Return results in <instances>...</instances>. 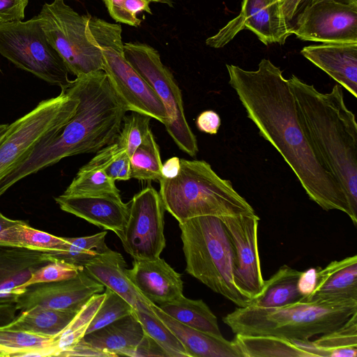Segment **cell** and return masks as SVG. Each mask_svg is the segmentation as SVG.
Segmentation results:
<instances>
[{
	"label": "cell",
	"mask_w": 357,
	"mask_h": 357,
	"mask_svg": "<svg viewBox=\"0 0 357 357\" xmlns=\"http://www.w3.org/2000/svg\"><path fill=\"white\" fill-rule=\"evenodd\" d=\"M20 220H13L3 215L0 212V235H1L8 228L15 225Z\"/></svg>",
	"instance_id": "51"
},
{
	"label": "cell",
	"mask_w": 357,
	"mask_h": 357,
	"mask_svg": "<svg viewBox=\"0 0 357 357\" xmlns=\"http://www.w3.org/2000/svg\"><path fill=\"white\" fill-rule=\"evenodd\" d=\"M9 124H0V135L4 132L8 127Z\"/></svg>",
	"instance_id": "54"
},
{
	"label": "cell",
	"mask_w": 357,
	"mask_h": 357,
	"mask_svg": "<svg viewBox=\"0 0 357 357\" xmlns=\"http://www.w3.org/2000/svg\"><path fill=\"white\" fill-rule=\"evenodd\" d=\"M53 260L49 252L0 246V304L16 303L32 274Z\"/></svg>",
	"instance_id": "18"
},
{
	"label": "cell",
	"mask_w": 357,
	"mask_h": 357,
	"mask_svg": "<svg viewBox=\"0 0 357 357\" xmlns=\"http://www.w3.org/2000/svg\"><path fill=\"white\" fill-rule=\"evenodd\" d=\"M162 165L159 146L150 130L130 156V178L160 181Z\"/></svg>",
	"instance_id": "31"
},
{
	"label": "cell",
	"mask_w": 357,
	"mask_h": 357,
	"mask_svg": "<svg viewBox=\"0 0 357 357\" xmlns=\"http://www.w3.org/2000/svg\"><path fill=\"white\" fill-rule=\"evenodd\" d=\"M321 1H331L344 5L357 6V0H299L295 10L292 27L294 21L298 15H299L306 8Z\"/></svg>",
	"instance_id": "50"
},
{
	"label": "cell",
	"mask_w": 357,
	"mask_h": 357,
	"mask_svg": "<svg viewBox=\"0 0 357 357\" xmlns=\"http://www.w3.org/2000/svg\"><path fill=\"white\" fill-rule=\"evenodd\" d=\"M15 353L13 350L0 345V357L13 356Z\"/></svg>",
	"instance_id": "52"
},
{
	"label": "cell",
	"mask_w": 357,
	"mask_h": 357,
	"mask_svg": "<svg viewBox=\"0 0 357 357\" xmlns=\"http://www.w3.org/2000/svg\"><path fill=\"white\" fill-rule=\"evenodd\" d=\"M105 294L93 295L78 311L77 314L63 330L55 337L54 349L56 356L71 349L86 335L87 328L104 300Z\"/></svg>",
	"instance_id": "32"
},
{
	"label": "cell",
	"mask_w": 357,
	"mask_h": 357,
	"mask_svg": "<svg viewBox=\"0 0 357 357\" xmlns=\"http://www.w3.org/2000/svg\"><path fill=\"white\" fill-rule=\"evenodd\" d=\"M150 0H124L123 8L132 17L138 18L137 15L139 13L146 12L151 14L149 4Z\"/></svg>",
	"instance_id": "47"
},
{
	"label": "cell",
	"mask_w": 357,
	"mask_h": 357,
	"mask_svg": "<svg viewBox=\"0 0 357 357\" xmlns=\"http://www.w3.org/2000/svg\"><path fill=\"white\" fill-rule=\"evenodd\" d=\"M106 234L107 231H104L86 236L66 238L62 250L50 254L54 259L84 267L92 259L109 249L105 241Z\"/></svg>",
	"instance_id": "33"
},
{
	"label": "cell",
	"mask_w": 357,
	"mask_h": 357,
	"mask_svg": "<svg viewBox=\"0 0 357 357\" xmlns=\"http://www.w3.org/2000/svg\"><path fill=\"white\" fill-rule=\"evenodd\" d=\"M80 309L55 310L34 307L21 311L6 326L44 336L54 337L63 331Z\"/></svg>",
	"instance_id": "25"
},
{
	"label": "cell",
	"mask_w": 357,
	"mask_h": 357,
	"mask_svg": "<svg viewBox=\"0 0 357 357\" xmlns=\"http://www.w3.org/2000/svg\"><path fill=\"white\" fill-rule=\"evenodd\" d=\"M357 312V299L304 301L278 307H238L222 318L235 334L307 340L331 331Z\"/></svg>",
	"instance_id": "4"
},
{
	"label": "cell",
	"mask_w": 357,
	"mask_h": 357,
	"mask_svg": "<svg viewBox=\"0 0 357 357\" xmlns=\"http://www.w3.org/2000/svg\"><path fill=\"white\" fill-rule=\"evenodd\" d=\"M151 1L153 2H160V3H167L169 0H151Z\"/></svg>",
	"instance_id": "55"
},
{
	"label": "cell",
	"mask_w": 357,
	"mask_h": 357,
	"mask_svg": "<svg viewBox=\"0 0 357 357\" xmlns=\"http://www.w3.org/2000/svg\"><path fill=\"white\" fill-rule=\"evenodd\" d=\"M291 33L305 41L357 43V6L314 3L296 17Z\"/></svg>",
	"instance_id": "13"
},
{
	"label": "cell",
	"mask_w": 357,
	"mask_h": 357,
	"mask_svg": "<svg viewBox=\"0 0 357 357\" xmlns=\"http://www.w3.org/2000/svg\"><path fill=\"white\" fill-rule=\"evenodd\" d=\"M60 208L87 222L114 231L119 238L129 215V206L121 196L66 195L54 198Z\"/></svg>",
	"instance_id": "17"
},
{
	"label": "cell",
	"mask_w": 357,
	"mask_h": 357,
	"mask_svg": "<svg viewBox=\"0 0 357 357\" xmlns=\"http://www.w3.org/2000/svg\"><path fill=\"white\" fill-rule=\"evenodd\" d=\"M107 10L116 22L126 24L133 26H138L142 22L139 18H134L123 8L124 0H103Z\"/></svg>",
	"instance_id": "44"
},
{
	"label": "cell",
	"mask_w": 357,
	"mask_h": 357,
	"mask_svg": "<svg viewBox=\"0 0 357 357\" xmlns=\"http://www.w3.org/2000/svg\"><path fill=\"white\" fill-rule=\"evenodd\" d=\"M0 54L17 67L61 89L71 80L61 57L48 42L36 16L0 23Z\"/></svg>",
	"instance_id": "10"
},
{
	"label": "cell",
	"mask_w": 357,
	"mask_h": 357,
	"mask_svg": "<svg viewBox=\"0 0 357 357\" xmlns=\"http://www.w3.org/2000/svg\"><path fill=\"white\" fill-rule=\"evenodd\" d=\"M145 334L135 312L86 334L84 339L95 347L116 355L135 347Z\"/></svg>",
	"instance_id": "24"
},
{
	"label": "cell",
	"mask_w": 357,
	"mask_h": 357,
	"mask_svg": "<svg viewBox=\"0 0 357 357\" xmlns=\"http://www.w3.org/2000/svg\"><path fill=\"white\" fill-rule=\"evenodd\" d=\"M87 26L101 50L102 70L127 111L149 116L166 127L169 119L162 102L125 56L121 25L90 15Z\"/></svg>",
	"instance_id": "7"
},
{
	"label": "cell",
	"mask_w": 357,
	"mask_h": 357,
	"mask_svg": "<svg viewBox=\"0 0 357 357\" xmlns=\"http://www.w3.org/2000/svg\"><path fill=\"white\" fill-rule=\"evenodd\" d=\"M126 266L122 255L109 248L86 263L84 269L105 287L124 298L135 311L156 315L151 307L153 303L141 294L129 280Z\"/></svg>",
	"instance_id": "20"
},
{
	"label": "cell",
	"mask_w": 357,
	"mask_h": 357,
	"mask_svg": "<svg viewBox=\"0 0 357 357\" xmlns=\"http://www.w3.org/2000/svg\"><path fill=\"white\" fill-rule=\"evenodd\" d=\"M59 356L117 357V356L114 354L109 353L95 347L86 341L84 337L71 349L61 352Z\"/></svg>",
	"instance_id": "43"
},
{
	"label": "cell",
	"mask_w": 357,
	"mask_h": 357,
	"mask_svg": "<svg viewBox=\"0 0 357 357\" xmlns=\"http://www.w3.org/2000/svg\"><path fill=\"white\" fill-rule=\"evenodd\" d=\"M253 32L264 45H283L291 35L282 14L279 0H243L239 15L209 37L206 44L219 48L225 45L242 29Z\"/></svg>",
	"instance_id": "15"
},
{
	"label": "cell",
	"mask_w": 357,
	"mask_h": 357,
	"mask_svg": "<svg viewBox=\"0 0 357 357\" xmlns=\"http://www.w3.org/2000/svg\"><path fill=\"white\" fill-rule=\"evenodd\" d=\"M164 211L159 192L149 186L135 195L129 215L119 237L134 260H152L165 248Z\"/></svg>",
	"instance_id": "12"
},
{
	"label": "cell",
	"mask_w": 357,
	"mask_h": 357,
	"mask_svg": "<svg viewBox=\"0 0 357 357\" xmlns=\"http://www.w3.org/2000/svg\"><path fill=\"white\" fill-rule=\"evenodd\" d=\"M105 286L84 269L73 278L29 285L16 302L17 310L34 307L55 310L80 309L93 295L103 292Z\"/></svg>",
	"instance_id": "16"
},
{
	"label": "cell",
	"mask_w": 357,
	"mask_h": 357,
	"mask_svg": "<svg viewBox=\"0 0 357 357\" xmlns=\"http://www.w3.org/2000/svg\"><path fill=\"white\" fill-rule=\"evenodd\" d=\"M301 272L283 265L268 280H264L261 292L252 299L250 305L278 307L300 301L303 298L298 287Z\"/></svg>",
	"instance_id": "26"
},
{
	"label": "cell",
	"mask_w": 357,
	"mask_h": 357,
	"mask_svg": "<svg viewBox=\"0 0 357 357\" xmlns=\"http://www.w3.org/2000/svg\"><path fill=\"white\" fill-rule=\"evenodd\" d=\"M221 124L219 114L213 110H206L199 114L196 126L201 132L210 135L217 134Z\"/></svg>",
	"instance_id": "45"
},
{
	"label": "cell",
	"mask_w": 357,
	"mask_h": 357,
	"mask_svg": "<svg viewBox=\"0 0 357 357\" xmlns=\"http://www.w3.org/2000/svg\"><path fill=\"white\" fill-rule=\"evenodd\" d=\"M66 195L120 196L115 181L104 170L80 168L70 184L63 193Z\"/></svg>",
	"instance_id": "34"
},
{
	"label": "cell",
	"mask_w": 357,
	"mask_h": 357,
	"mask_svg": "<svg viewBox=\"0 0 357 357\" xmlns=\"http://www.w3.org/2000/svg\"><path fill=\"white\" fill-rule=\"evenodd\" d=\"M55 337L0 326V345L13 350V356H22L25 353L37 349H54ZM56 356V351H55Z\"/></svg>",
	"instance_id": "36"
},
{
	"label": "cell",
	"mask_w": 357,
	"mask_h": 357,
	"mask_svg": "<svg viewBox=\"0 0 357 357\" xmlns=\"http://www.w3.org/2000/svg\"><path fill=\"white\" fill-rule=\"evenodd\" d=\"M324 357L357 356V312L337 328L312 342Z\"/></svg>",
	"instance_id": "30"
},
{
	"label": "cell",
	"mask_w": 357,
	"mask_h": 357,
	"mask_svg": "<svg viewBox=\"0 0 357 357\" xmlns=\"http://www.w3.org/2000/svg\"><path fill=\"white\" fill-rule=\"evenodd\" d=\"M10 123L9 124L8 128L0 135V144L3 141V139L6 137V135H8V133L10 130Z\"/></svg>",
	"instance_id": "53"
},
{
	"label": "cell",
	"mask_w": 357,
	"mask_h": 357,
	"mask_svg": "<svg viewBox=\"0 0 357 357\" xmlns=\"http://www.w3.org/2000/svg\"><path fill=\"white\" fill-rule=\"evenodd\" d=\"M178 224L186 272L238 307L250 305L252 298L234 281V250L222 218L199 216Z\"/></svg>",
	"instance_id": "6"
},
{
	"label": "cell",
	"mask_w": 357,
	"mask_h": 357,
	"mask_svg": "<svg viewBox=\"0 0 357 357\" xmlns=\"http://www.w3.org/2000/svg\"><path fill=\"white\" fill-rule=\"evenodd\" d=\"M151 1V0H150Z\"/></svg>",
	"instance_id": "56"
},
{
	"label": "cell",
	"mask_w": 357,
	"mask_h": 357,
	"mask_svg": "<svg viewBox=\"0 0 357 357\" xmlns=\"http://www.w3.org/2000/svg\"><path fill=\"white\" fill-rule=\"evenodd\" d=\"M105 296L87 328L86 334L100 329L134 312L131 305L111 289L106 288Z\"/></svg>",
	"instance_id": "37"
},
{
	"label": "cell",
	"mask_w": 357,
	"mask_h": 357,
	"mask_svg": "<svg viewBox=\"0 0 357 357\" xmlns=\"http://www.w3.org/2000/svg\"><path fill=\"white\" fill-rule=\"evenodd\" d=\"M357 299V255L317 267L316 283L304 301Z\"/></svg>",
	"instance_id": "22"
},
{
	"label": "cell",
	"mask_w": 357,
	"mask_h": 357,
	"mask_svg": "<svg viewBox=\"0 0 357 357\" xmlns=\"http://www.w3.org/2000/svg\"><path fill=\"white\" fill-rule=\"evenodd\" d=\"M70 86L79 99L74 116L0 178V197L26 176L64 158L97 152L116 139L128 111L105 71L77 77Z\"/></svg>",
	"instance_id": "2"
},
{
	"label": "cell",
	"mask_w": 357,
	"mask_h": 357,
	"mask_svg": "<svg viewBox=\"0 0 357 357\" xmlns=\"http://www.w3.org/2000/svg\"><path fill=\"white\" fill-rule=\"evenodd\" d=\"M178 174L162 178L160 192L165 210L178 222L205 215L223 218L255 213L252 206L204 160L181 159Z\"/></svg>",
	"instance_id": "5"
},
{
	"label": "cell",
	"mask_w": 357,
	"mask_h": 357,
	"mask_svg": "<svg viewBox=\"0 0 357 357\" xmlns=\"http://www.w3.org/2000/svg\"><path fill=\"white\" fill-rule=\"evenodd\" d=\"M126 59L145 79L165 107L169 123L165 127L178 147L191 157L198 152L197 141L185 116L181 91L159 52L149 45L123 44Z\"/></svg>",
	"instance_id": "11"
},
{
	"label": "cell",
	"mask_w": 357,
	"mask_h": 357,
	"mask_svg": "<svg viewBox=\"0 0 357 357\" xmlns=\"http://www.w3.org/2000/svg\"><path fill=\"white\" fill-rule=\"evenodd\" d=\"M221 218L234 246L235 285L252 299L260 294L264 285L258 250L259 218L254 213Z\"/></svg>",
	"instance_id": "14"
},
{
	"label": "cell",
	"mask_w": 357,
	"mask_h": 357,
	"mask_svg": "<svg viewBox=\"0 0 357 357\" xmlns=\"http://www.w3.org/2000/svg\"><path fill=\"white\" fill-rule=\"evenodd\" d=\"M29 0H0V23L22 20Z\"/></svg>",
	"instance_id": "41"
},
{
	"label": "cell",
	"mask_w": 357,
	"mask_h": 357,
	"mask_svg": "<svg viewBox=\"0 0 357 357\" xmlns=\"http://www.w3.org/2000/svg\"><path fill=\"white\" fill-rule=\"evenodd\" d=\"M150 119L149 116L135 112L125 115L116 140L126 149L130 157L150 130Z\"/></svg>",
	"instance_id": "38"
},
{
	"label": "cell",
	"mask_w": 357,
	"mask_h": 357,
	"mask_svg": "<svg viewBox=\"0 0 357 357\" xmlns=\"http://www.w3.org/2000/svg\"><path fill=\"white\" fill-rule=\"evenodd\" d=\"M52 47L76 77L102 70V52L88 29L90 15H79L63 0L43 4L36 15Z\"/></svg>",
	"instance_id": "9"
},
{
	"label": "cell",
	"mask_w": 357,
	"mask_h": 357,
	"mask_svg": "<svg viewBox=\"0 0 357 357\" xmlns=\"http://www.w3.org/2000/svg\"><path fill=\"white\" fill-rule=\"evenodd\" d=\"M134 312L144 332L161 347L168 357H190L183 344L157 315L142 311Z\"/></svg>",
	"instance_id": "35"
},
{
	"label": "cell",
	"mask_w": 357,
	"mask_h": 357,
	"mask_svg": "<svg viewBox=\"0 0 357 357\" xmlns=\"http://www.w3.org/2000/svg\"><path fill=\"white\" fill-rule=\"evenodd\" d=\"M229 84L259 134L279 152L309 198L325 211L338 210L354 218L346 195L321 165L301 126L289 80L280 68L263 59L256 70L226 65Z\"/></svg>",
	"instance_id": "1"
},
{
	"label": "cell",
	"mask_w": 357,
	"mask_h": 357,
	"mask_svg": "<svg viewBox=\"0 0 357 357\" xmlns=\"http://www.w3.org/2000/svg\"><path fill=\"white\" fill-rule=\"evenodd\" d=\"M151 307L183 344L190 357H241L233 340L185 326L166 314L154 303Z\"/></svg>",
	"instance_id": "23"
},
{
	"label": "cell",
	"mask_w": 357,
	"mask_h": 357,
	"mask_svg": "<svg viewBox=\"0 0 357 357\" xmlns=\"http://www.w3.org/2000/svg\"><path fill=\"white\" fill-rule=\"evenodd\" d=\"M158 307L166 314L185 326L218 337H223L216 316L201 299H190L183 295L177 300Z\"/></svg>",
	"instance_id": "27"
},
{
	"label": "cell",
	"mask_w": 357,
	"mask_h": 357,
	"mask_svg": "<svg viewBox=\"0 0 357 357\" xmlns=\"http://www.w3.org/2000/svg\"><path fill=\"white\" fill-rule=\"evenodd\" d=\"M233 342L241 357H314L293 340L277 336L236 334Z\"/></svg>",
	"instance_id": "28"
},
{
	"label": "cell",
	"mask_w": 357,
	"mask_h": 357,
	"mask_svg": "<svg viewBox=\"0 0 357 357\" xmlns=\"http://www.w3.org/2000/svg\"><path fill=\"white\" fill-rule=\"evenodd\" d=\"M181 159L178 157H172L167 160L162 165L161 173L162 178H173L176 177L180 171Z\"/></svg>",
	"instance_id": "49"
},
{
	"label": "cell",
	"mask_w": 357,
	"mask_h": 357,
	"mask_svg": "<svg viewBox=\"0 0 357 357\" xmlns=\"http://www.w3.org/2000/svg\"><path fill=\"white\" fill-rule=\"evenodd\" d=\"M317 268H310L305 271H302L300 275L298 287L300 292L303 296V298L311 294L316 283Z\"/></svg>",
	"instance_id": "46"
},
{
	"label": "cell",
	"mask_w": 357,
	"mask_h": 357,
	"mask_svg": "<svg viewBox=\"0 0 357 357\" xmlns=\"http://www.w3.org/2000/svg\"><path fill=\"white\" fill-rule=\"evenodd\" d=\"M66 243V238L33 228L24 220H19L0 235V246L18 247L49 253L62 250Z\"/></svg>",
	"instance_id": "29"
},
{
	"label": "cell",
	"mask_w": 357,
	"mask_h": 357,
	"mask_svg": "<svg viewBox=\"0 0 357 357\" xmlns=\"http://www.w3.org/2000/svg\"><path fill=\"white\" fill-rule=\"evenodd\" d=\"M127 275L137 291L159 305L177 300L183 294V282L164 259L134 260Z\"/></svg>",
	"instance_id": "19"
},
{
	"label": "cell",
	"mask_w": 357,
	"mask_h": 357,
	"mask_svg": "<svg viewBox=\"0 0 357 357\" xmlns=\"http://www.w3.org/2000/svg\"><path fill=\"white\" fill-rule=\"evenodd\" d=\"M301 53L357 98V43H322Z\"/></svg>",
	"instance_id": "21"
},
{
	"label": "cell",
	"mask_w": 357,
	"mask_h": 357,
	"mask_svg": "<svg viewBox=\"0 0 357 357\" xmlns=\"http://www.w3.org/2000/svg\"><path fill=\"white\" fill-rule=\"evenodd\" d=\"M106 175L114 181L130 178V157L126 151L122 153L104 169Z\"/></svg>",
	"instance_id": "42"
},
{
	"label": "cell",
	"mask_w": 357,
	"mask_h": 357,
	"mask_svg": "<svg viewBox=\"0 0 357 357\" xmlns=\"http://www.w3.org/2000/svg\"><path fill=\"white\" fill-rule=\"evenodd\" d=\"M79 99L70 84L10 123L0 144V178L38 145L57 135L74 116Z\"/></svg>",
	"instance_id": "8"
},
{
	"label": "cell",
	"mask_w": 357,
	"mask_h": 357,
	"mask_svg": "<svg viewBox=\"0 0 357 357\" xmlns=\"http://www.w3.org/2000/svg\"><path fill=\"white\" fill-rule=\"evenodd\" d=\"M84 267L54 259L36 271L26 282L29 285L68 280L76 277Z\"/></svg>",
	"instance_id": "39"
},
{
	"label": "cell",
	"mask_w": 357,
	"mask_h": 357,
	"mask_svg": "<svg viewBox=\"0 0 357 357\" xmlns=\"http://www.w3.org/2000/svg\"><path fill=\"white\" fill-rule=\"evenodd\" d=\"M121 356L132 357H168L161 347L146 333L140 342L135 347L125 351Z\"/></svg>",
	"instance_id": "40"
},
{
	"label": "cell",
	"mask_w": 357,
	"mask_h": 357,
	"mask_svg": "<svg viewBox=\"0 0 357 357\" xmlns=\"http://www.w3.org/2000/svg\"><path fill=\"white\" fill-rule=\"evenodd\" d=\"M301 126L324 167L342 188L357 220V124L337 84L328 93L291 75L288 79Z\"/></svg>",
	"instance_id": "3"
},
{
	"label": "cell",
	"mask_w": 357,
	"mask_h": 357,
	"mask_svg": "<svg viewBox=\"0 0 357 357\" xmlns=\"http://www.w3.org/2000/svg\"><path fill=\"white\" fill-rule=\"evenodd\" d=\"M299 0H279L280 8L289 31L291 33L292 23Z\"/></svg>",
	"instance_id": "48"
}]
</instances>
